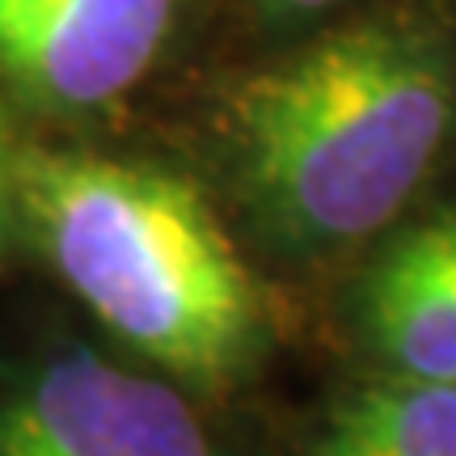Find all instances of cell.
I'll list each match as a JSON object with an SVG mask.
<instances>
[{"instance_id":"6da1fadb","label":"cell","mask_w":456,"mask_h":456,"mask_svg":"<svg viewBox=\"0 0 456 456\" xmlns=\"http://www.w3.org/2000/svg\"><path fill=\"white\" fill-rule=\"evenodd\" d=\"M456 140V30L372 13L309 38L232 94L228 144L249 208L296 249L389 228Z\"/></svg>"},{"instance_id":"7a4b0ae2","label":"cell","mask_w":456,"mask_h":456,"mask_svg":"<svg viewBox=\"0 0 456 456\" xmlns=\"http://www.w3.org/2000/svg\"><path fill=\"white\" fill-rule=\"evenodd\" d=\"M17 224L85 309L169 380L228 389L262 355L258 279L178 174L17 148Z\"/></svg>"},{"instance_id":"3957f363","label":"cell","mask_w":456,"mask_h":456,"mask_svg":"<svg viewBox=\"0 0 456 456\" xmlns=\"http://www.w3.org/2000/svg\"><path fill=\"white\" fill-rule=\"evenodd\" d=\"M0 456H216L186 393L72 346L0 393Z\"/></svg>"},{"instance_id":"277c9868","label":"cell","mask_w":456,"mask_h":456,"mask_svg":"<svg viewBox=\"0 0 456 456\" xmlns=\"http://www.w3.org/2000/svg\"><path fill=\"white\" fill-rule=\"evenodd\" d=\"M174 0H0V77L43 110L127 98L161 60Z\"/></svg>"},{"instance_id":"5b68a950","label":"cell","mask_w":456,"mask_h":456,"mask_svg":"<svg viewBox=\"0 0 456 456\" xmlns=\"http://www.w3.org/2000/svg\"><path fill=\"white\" fill-rule=\"evenodd\" d=\"M359 326L389 372L456 385V208L385 245L359 288Z\"/></svg>"},{"instance_id":"8992f818","label":"cell","mask_w":456,"mask_h":456,"mask_svg":"<svg viewBox=\"0 0 456 456\" xmlns=\"http://www.w3.org/2000/svg\"><path fill=\"white\" fill-rule=\"evenodd\" d=\"M305 456H456V385L389 372L346 393Z\"/></svg>"},{"instance_id":"52a82bcc","label":"cell","mask_w":456,"mask_h":456,"mask_svg":"<svg viewBox=\"0 0 456 456\" xmlns=\"http://www.w3.org/2000/svg\"><path fill=\"white\" fill-rule=\"evenodd\" d=\"M13 228H21L17 224V148L9 140L4 114H0V249Z\"/></svg>"},{"instance_id":"ba28073f","label":"cell","mask_w":456,"mask_h":456,"mask_svg":"<svg viewBox=\"0 0 456 456\" xmlns=\"http://www.w3.org/2000/svg\"><path fill=\"white\" fill-rule=\"evenodd\" d=\"M258 4L275 17H313V13H326V9L342 4V0H258Z\"/></svg>"}]
</instances>
